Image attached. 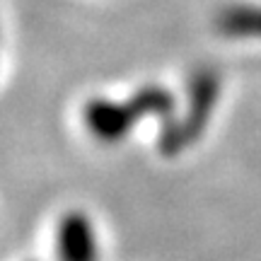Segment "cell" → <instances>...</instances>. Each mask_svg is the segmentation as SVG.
<instances>
[{
	"instance_id": "3957f363",
	"label": "cell",
	"mask_w": 261,
	"mask_h": 261,
	"mask_svg": "<svg viewBox=\"0 0 261 261\" xmlns=\"http://www.w3.org/2000/svg\"><path fill=\"white\" fill-rule=\"evenodd\" d=\"M56 261H102L99 234L85 211H65L58 218Z\"/></svg>"
},
{
	"instance_id": "7a4b0ae2",
	"label": "cell",
	"mask_w": 261,
	"mask_h": 261,
	"mask_svg": "<svg viewBox=\"0 0 261 261\" xmlns=\"http://www.w3.org/2000/svg\"><path fill=\"white\" fill-rule=\"evenodd\" d=\"M215 99H218V77L211 70H201L191 77L189 83V109L187 116L179 123H169L162 128L160 148L165 155H174L179 150L187 148V143L201 136L205 123L213 114Z\"/></svg>"
},
{
	"instance_id": "277c9868",
	"label": "cell",
	"mask_w": 261,
	"mask_h": 261,
	"mask_svg": "<svg viewBox=\"0 0 261 261\" xmlns=\"http://www.w3.org/2000/svg\"><path fill=\"white\" fill-rule=\"evenodd\" d=\"M218 27L227 37H261V10L232 8L220 15Z\"/></svg>"
},
{
	"instance_id": "6da1fadb",
	"label": "cell",
	"mask_w": 261,
	"mask_h": 261,
	"mask_svg": "<svg viewBox=\"0 0 261 261\" xmlns=\"http://www.w3.org/2000/svg\"><path fill=\"white\" fill-rule=\"evenodd\" d=\"M177 112V99L167 87L160 85H145L130 94L128 99H107V97H92L83 104L85 130L92 136L97 143L104 145H116L123 138H128L136 123L145 116H158L165 121L162 128L174 123Z\"/></svg>"
}]
</instances>
